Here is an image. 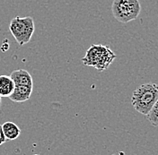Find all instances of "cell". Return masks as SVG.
Listing matches in <instances>:
<instances>
[{
	"label": "cell",
	"mask_w": 158,
	"mask_h": 155,
	"mask_svg": "<svg viewBox=\"0 0 158 155\" xmlns=\"http://www.w3.org/2000/svg\"><path fill=\"white\" fill-rule=\"evenodd\" d=\"M116 54L109 46L102 44H94L87 50L82 62L86 67H94L100 72L107 70L115 60Z\"/></svg>",
	"instance_id": "6da1fadb"
},
{
	"label": "cell",
	"mask_w": 158,
	"mask_h": 155,
	"mask_svg": "<svg viewBox=\"0 0 158 155\" xmlns=\"http://www.w3.org/2000/svg\"><path fill=\"white\" fill-rule=\"evenodd\" d=\"M158 101V87L156 84L148 83L138 86L132 94L131 103L134 108L142 115L148 111Z\"/></svg>",
	"instance_id": "7a4b0ae2"
},
{
	"label": "cell",
	"mask_w": 158,
	"mask_h": 155,
	"mask_svg": "<svg viewBox=\"0 0 158 155\" xmlns=\"http://www.w3.org/2000/svg\"><path fill=\"white\" fill-rule=\"evenodd\" d=\"M141 6L138 0H114L111 12L115 19L122 23H127L138 17Z\"/></svg>",
	"instance_id": "3957f363"
},
{
	"label": "cell",
	"mask_w": 158,
	"mask_h": 155,
	"mask_svg": "<svg viewBox=\"0 0 158 155\" xmlns=\"http://www.w3.org/2000/svg\"><path fill=\"white\" fill-rule=\"evenodd\" d=\"M9 30L15 40L23 46L28 43L35 31L34 21L31 16H16L11 20Z\"/></svg>",
	"instance_id": "277c9868"
},
{
	"label": "cell",
	"mask_w": 158,
	"mask_h": 155,
	"mask_svg": "<svg viewBox=\"0 0 158 155\" xmlns=\"http://www.w3.org/2000/svg\"><path fill=\"white\" fill-rule=\"evenodd\" d=\"M10 77L15 83V85L33 86L32 77L28 71L24 69H17L11 73Z\"/></svg>",
	"instance_id": "5b68a950"
},
{
	"label": "cell",
	"mask_w": 158,
	"mask_h": 155,
	"mask_svg": "<svg viewBox=\"0 0 158 155\" xmlns=\"http://www.w3.org/2000/svg\"><path fill=\"white\" fill-rule=\"evenodd\" d=\"M32 92V86L15 85L9 99L14 102H24L29 100Z\"/></svg>",
	"instance_id": "8992f818"
},
{
	"label": "cell",
	"mask_w": 158,
	"mask_h": 155,
	"mask_svg": "<svg viewBox=\"0 0 158 155\" xmlns=\"http://www.w3.org/2000/svg\"><path fill=\"white\" fill-rule=\"evenodd\" d=\"M1 126H2V129H3V133H4L6 140H9V141L15 140L21 135L20 127L16 124H15L14 122L7 121V122H5Z\"/></svg>",
	"instance_id": "52a82bcc"
},
{
	"label": "cell",
	"mask_w": 158,
	"mask_h": 155,
	"mask_svg": "<svg viewBox=\"0 0 158 155\" xmlns=\"http://www.w3.org/2000/svg\"><path fill=\"white\" fill-rule=\"evenodd\" d=\"M15 86V83L10 76L0 75V97H9Z\"/></svg>",
	"instance_id": "ba28073f"
},
{
	"label": "cell",
	"mask_w": 158,
	"mask_h": 155,
	"mask_svg": "<svg viewBox=\"0 0 158 155\" xmlns=\"http://www.w3.org/2000/svg\"><path fill=\"white\" fill-rule=\"evenodd\" d=\"M146 118L151 123V125L155 127L158 126V101L153 106V108L148 111L147 115H145Z\"/></svg>",
	"instance_id": "9c48e42d"
},
{
	"label": "cell",
	"mask_w": 158,
	"mask_h": 155,
	"mask_svg": "<svg viewBox=\"0 0 158 155\" xmlns=\"http://www.w3.org/2000/svg\"><path fill=\"white\" fill-rule=\"evenodd\" d=\"M6 141V137H5V135L3 133V129H2V126L0 125V145H2L3 144H5Z\"/></svg>",
	"instance_id": "30bf717a"
},
{
	"label": "cell",
	"mask_w": 158,
	"mask_h": 155,
	"mask_svg": "<svg viewBox=\"0 0 158 155\" xmlns=\"http://www.w3.org/2000/svg\"><path fill=\"white\" fill-rule=\"evenodd\" d=\"M0 108H1V97H0Z\"/></svg>",
	"instance_id": "8fae6325"
}]
</instances>
